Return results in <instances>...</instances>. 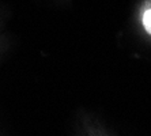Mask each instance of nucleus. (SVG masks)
<instances>
[{
  "label": "nucleus",
  "instance_id": "obj_1",
  "mask_svg": "<svg viewBox=\"0 0 151 136\" xmlns=\"http://www.w3.org/2000/svg\"><path fill=\"white\" fill-rule=\"evenodd\" d=\"M142 21H143V26L146 29V32L148 34H151V8H148L143 14V19Z\"/></svg>",
  "mask_w": 151,
  "mask_h": 136
}]
</instances>
